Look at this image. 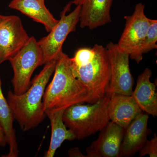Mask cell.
Wrapping results in <instances>:
<instances>
[{
	"label": "cell",
	"mask_w": 157,
	"mask_h": 157,
	"mask_svg": "<svg viewBox=\"0 0 157 157\" xmlns=\"http://www.w3.org/2000/svg\"><path fill=\"white\" fill-rule=\"evenodd\" d=\"M52 80L42 99L44 112L48 109H67L79 103H94L91 93L73 75L70 58L62 52L56 61Z\"/></svg>",
	"instance_id": "6da1fadb"
},
{
	"label": "cell",
	"mask_w": 157,
	"mask_h": 157,
	"mask_svg": "<svg viewBox=\"0 0 157 157\" xmlns=\"http://www.w3.org/2000/svg\"><path fill=\"white\" fill-rule=\"evenodd\" d=\"M56 61L52 60L46 63L25 92L17 95L11 90L8 92L7 101L14 119L24 132L37 127L46 116L43 110L42 99L46 85L54 72Z\"/></svg>",
	"instance_id": "7a4b0ae2"
},
{
	"label": "cell",
	"mask_w": 157,
	"mask_h": 157,
	"mask_svg": "<svg viewBox=\"0 0 157 157\" xmlns=\"http://www.w3.org/2000/svg\"><path fill=\"white\" fill-rule=\"evenodd\" d=\"M110 96L106 94L94 103L73 104L65 109L63 120L78 140L100 132L110 121Z\"/></svg>",
	"instance_id": "3957f363"
},
{
	"label": "cell",
	"mask_w": 157,
	"mask_h": 157,
	"mask_svg": "<svg viewBox=\"0 0 157 157\" xmlns=\"http://www.w3.org/2000/svg\"><path fill=\"white\" fill-rule=\"evenodd\" d=\"M94 53L81 60H70L75 78L91 93L96 102L106 94L110 78V64L107 50L95 44Z\"/></svg>",
	"instance_id": "277c9868"
},
{
	"label": "cell",
	"mask_w": 157,
	"mask_h": 157,
	"mask_svg": "<svg viewBox=\"0 0 157 157\" xmlns=\"http://www.w3.org/2000/svg\"><path fill=\"white\" fill-rule=\"evenodd\" d=\"M9 61L14 71L13 93L21 94L30 86L34 71L42 65V51L35 37H30L22 49Z\"/></svg>",
	"instance_id": "5b68a950"
},
{
	"label": "cell",
	"mask_w": 157,
	"mask_h": 157,
	"mask_svg": "<svg viewBox=\"0 0 157 157\" xmlns=\"http://www.w3.org/2000/svg\"><path fill=\"white\" fill-rule=\"evenodd\" d=\"M70 4L65 7L60 14V19L46 36L38 42L42 51V64L52 60H57L63 52L62 46L70 33L76 31L79 21L81 5H78L75 10L66 15Z\"/></svg>",
	"instance_id": "8992f818"
},
{
	"label": "cell",
	"mask_w": 157,
	"mask_h": 157,
	"mask_svg": "<svg viewBox=\"0 0 157 157\" xmlns=\"http://www.w3.org/2000/svg\"><path fill=\"white\" fill-rule=\"evenodd\" d=\"M144 7L142 3H138L132 15L125 16V26L117 44L121 49L128 54L129 57L137 63L143 59L140 48L150 23V19L144 14Z\"/></svg>",
	"instance_id": "52a82bcc"
},
{
	"label": "cell",
	"mask_w": 157,
	"mask_h": 157,
	"mask_svg": "<svg viewBox=\"0 0 157 157\" xmlns=\"http://www.w3.org/2000/svg\"><path fill=\"white\" fill-rule=\"evenodd\" d=\"M110 67V78L106 94L132 96L133 78L129 67L128 54L121 49L117 44L110 42L106 45Z\"/></svg>",
	"instance_id": "ba28073f"
},
{
	"label": "cell",
	"mask_w": 157,
	"mask_h": 157,
	"mask_svg": "<svg viewBox=\"0 0 157 157\" xmlns=\"http://www.w3.org/2000/svg\"><path fill=\"white\" fill-rule=\"evenodd\" d=\"M29 38L19 17L4 16L0 21V65L16 55Z\"/></svg>",
	"instance_id": "9c48e42d"
},
{
	"label": "cell",
	"mask_w": 157,
	"mask_h": 157,
	"mask_svg": "<svg viewBox=\"0 0 157 157\" xmlns=\"http://www.w3.org/2000/svg\"><path fill=\"white\" fill-rule=\"evenodd\" d=\"M124 128L109 121L97 140L86 149L87 157H120Z\"/></svg>",
	"instance_id": "30bf717a"
},
{
	"label": "cell",
	"mask_w": 157,
	"mask_h": 157,
	"mask_svg": "<svg viewBox=\"0 0 157 157\" xmlns=\"http://www.w3.org/2000/svg\"><path fill=\"white\" fill-rule=\"evenodd\" d=\"M149 114L142 112L125 129L121 149L120 157L134 155L146 143L151 133L147 127Z\"/></svg>",
	"instance_id": "8fae6325"
},
{
	"label": "cell",
	"mask_w": 157,
	"mask_h": 157,
	"mask_svg": "<svg viewBox=\"0 0 157 157\" xmlns=\"http://www.w3.org/2000/svg\"><path fill=\"white\" fill-rule=\"evenodd\" d=\"M113 0H82L79 22L82 28L92 30L111 22Z\"/></svg>",
	"instance_id": "7c38bea8"
},
{
	"label": "cell",
	"mask_w": 157,
	"mask_h": 157,
	"mask_svg": "<svg viewBox=\"0 0 157 157\" xmlns=\"http://www.w3.org/2000/svg\"><path fill=\"white\" fill-rule=\"evenodd\" d=\"M109 96L110 121L125 129L143 112L132 96L113 94Z\"/></svg>",
	"instance_id": "4fadbf2b"
},
{
	"label": "cell",
	"mask_w": 157,
	"mask_h": 157,
	"mask_svg": "<svg viewBox=\"0 0 157 157\" xmlns=\"http://www.w3.org/2000/svg\"><path fill=\"white\" fill-rule=\"evenodd\" d=\"M152 71L146 68L138 76L132 96L143 112L155 117L157 116L156 85L150 81Z\"/></svg>",
	"instance_id": "5bb4252c"
},
{
	"label": "cell",
	"mask_w": 157,
	"mask_h": 157,
	"mask_svg": "<svg viewBox=\"0 0 157 157\" xmlns=\"http://www.w3.org/2000/svg\"><path fill=\"white\" fill-rule=\"evenodd\" d=\"M9 7L41 23L47 32H50L59 21L45 7L44 2L40 0H12Z\"/></svg>",
	"instance_id": "9a60e30c"
},
{
	"label": "cell",
	"mask_w": 157,
	"mask_h": 157,
	"mask_svg": "<svg viewBox=\"0 0 157 157\" xmlns=\"http://www.w3.org/2000/svg\"><path fill=\"white\" fill-rule=\"evenodd\" d=\"M66 109H48L45 111V116L50 120L52 135L50 143L45 157H53L56 151L65 140H73L76 137L65 125L63 120Z\"/></svg>",
	"instance_id": "2e32d148"
},
{
	"label": "cell",
	"mask_w": 157,
	"mask_h": 157,
	"mask_svg": "<svg viewBox=\"0 0 157 157\" xmlns=\"http://www.w3.org/2000/svg\"><path fill=\"white\" fill-rule=\"evenodd\" d=\"M14 120L13 113L7 100L3 94L0 76V125L4 130L7 143L9 146L8 154L3 157H17L18 156V144L16 140L15 130L13 128Z\"/></svg>",
	"instance_id": "e0dca14e"
},
{
	"label": "cell",
	"mask_w": 157,
	"mask_h": 157,
	"mask_svg": "<svg viewBox=\"0 0 157 157\" xmlns=\"http://www.w3.org/2000/svg\"><path fill=\"white\" fill-rule=\"evenodd\" d=\"M157 21L150 19V23L148 31L140 48L141 55L147 53L153 49H156L157 45Z\"/></svg>",
	"instance_id": "ac0fdd59"
},
{
	"label": "cell",
	"mask_w": 157,
	"mask_h": 157,
	"mask_svg": "<svg viewBox=\"0 0 157 157\" xmlns=\"http://www.w3.org/2000/svg\"><path fill=\"white\" fill-rule=\"evenodd\" d=\"M148 155L150 157H157V137L156 134L150 140H147L146 143L139 151V157Z\"/></svg>",
	"instance_id": "d6986e66"
},
{
	"label": "cell",
	"mask_w": 157,
	"mask_h": 157,
	"mask_svg": "<svg viewBox=\"0 0 157 157\" xmlns=\"http://www.w3.org/2000/svg\"><path fill=\"white\" fill-rule=\"evenodd\" d=\"M68 155L70 157H87L81 152L80 150L77 147L71 149L68 151Z\"/></svg>",
	"instance_id": "ffe728a7"
},
{
	"label": "cell",
	"mask_w": 157,
	"mask_h": 157,
	"mask_svg": "<svg viewBox=\"0 0 157 157\" xmlns=\"http://www.w3.org/2000/svg\"><path fill=\"white\" fill-rule=\"evenodd\" d=\"M6 144L7 143L6 135L2 128L0 125V146L4 147Z\"/></svg>",
	"instance_id": "44dd1931"
},
{
	"label": "cell",
	"mask_w": 157,
	"mask_h": 157,
	"mask_svg": "<svg viewBox=\"0 0 157 157\" xmlns=\"http://www.w3.org/2000/svg\"><path fill=\"white\" fill-rule=\"evenodd\" d=\"M3 17H4L3 15H2L1 14H0V21L2 19Z\"/></svg>",
	"instance_id": "7402d4cb"
},
{
	"label": "cell",
	"mask_w": 157,
	"mask_h": 157,
	"mask_svg": "<svg viewBox=\"0 0 157 157\" xmlns=\"http://www.w3.org/2000/svg\"><path fill=\"white\" fill-rule=\"evenodd\" d=\"M40 1H42V2H44V0H40Z\"/></svg>",
	"instance_id": "603a6c76"
}]
</instances>
